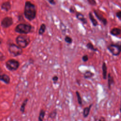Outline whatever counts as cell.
Here are the masks:
<instances>
[{
  "mask_svg": "<svg viewBox=\"0 0 121 121\" xmlns=\"http://www.w3.org/2000/svg\"><path fill=\"white\" fill-rule=\"evenodd\" d=\"M77 84H78L79 85H80V82H79V80H78V79L77 80Z\"/></svg>",
  "mask_w": 121,
  "mask_h": 121,
  "instance_id": "d6a6232c",
  "label": "cell"
},
{
  "mask_svg": "<svg viewBox=\"0 0 121 121\" xmlns=\"http://www.w3.org/2000/svg\"><path fill=\"white\" fill-rule=\"evenodd\" d=\"M31 26L26 24H20L15 28V31L20 34H27L31 31Z\"/></svg>",
  "mask_w": 121,
  "mask_h": 121,
  "instance_id": "277c9868",
  "label": "cell"
},
{
  "mask_svg": "<svg viewBox=\"0 0 121 121\" xmlns=\"http://www.w3.org/2000/svg\"><path fill=\"white\" fill-rule=\"evenodd\" d=\"M0 80L3 81L6 84H9L10 81V78L6 74H0Z\"/></svg>",
  "mask_w": 121,
  "mask_h": 121,
  "instance_id": "5bb4252c",
  "label": "cell"
},
{
  "mask_svg": "<svg viewBox=\"0 0 121 121\" xmlns=\"http://www.w3.org/2000/svg\"><path fill=\"white\" fill-rule=\"evenodd\" d=\"M110 33L111 35L117 36L121 34V29L118 27H114L110 30Z\"/></svg>",
  "mask_w": 121,
  "mask_h": 121,
  "instance_id": "7c38bea8",
  "label": "cell"
},
{
  "mask_svg": "<svg viewBox=\"0 0 121 121\" xmlns=\"http://www.w3.org/2000/svg\"><path fill=\"white\" fill-rule=\"evenodd\" d=\"M107 78L108 79L107 81V85H108V88L109 89H111V86L114 84V80L113 79V78L112 75H111V73H108Z\"/></svg>",
  "mask_w": 121,
  "mask_h": 121,
  "instance_id": "30bf717a",
  "label": "cell"
},
{
  "mask_svg": "<svg viewBox=\"0 0 121 121\" xmlns=\"http://www.w3.org/2000/svg\"><path fill=\"white\" fill-rule=\"evenodd\" d=\"M120 112H121V105H120Z\"/></svg>",
  "mask_w": 121,
  "mask_h": 121,
  "instance_id": "836d02e7",
  "label": "cell"
},
{
  "mask_svg": "<svg viewBox=\"0 0 121 121\" xmlns=\"http://www.w3.org/2000/svg\"><path fill=\"white\" fill-rule=\"evenodd\" d=\"M92 106V104H90L89 106L85 107L83 110V116L84 117H87L89 113L91 108Z\"/></svg>",
  "mask_w": 121,
  "mask_h": 121,
  "instance_id": "2e32d148",
  "label": "cell"
},
{
  "mask_svg": "<svg viewBox=\"0 0 121 121\" xmlns=\"http://www.w3.org/2000/svg\"><path fill=\"white\" fill-rule=\"evenodd\" d=\"M24 14L29 20L34 19L36 16V8L35 5L29 1H26L25 4Z\"/></svg>",
  "mask_w": 121,
  "mask_h": 121,
  "instance_id": "6da1fadb",
  "label": "cell"
},
{
  "mask_svg": "<svg viewBox=\"0 0 121 121\" xmlns=\"http://www.w3.org/2000/svg\"><path fill=\"white\" fill-rule=\"evenodd\" d=\"M98 121H105V120L104 118V117H101V118L99 119V120Z\"/></svg>",
  "mask_w": 121,
  "mask_h": 121,
  "instance_id": "1f68e13d",
  "label": "cell"
},
{
  "mask_svg": "<svg viewBox=\"0 0 121 121\" xmlns=\"http://www.w3.org/2000/svg\"><path fill=\"white\" fill-rule=\"evenodd\" d=\"M10 7L11 5L9 2H4L1 5V8L6 11H8L10 9Z\"/></svg>",
  "mask_w": 121,
  "mask_h": 121,
  "instance_id": "e0dca14e",
  "label": "cell"
},
{
  "mask_svg": "<svg viewBox=\"0 0 121 121\" xmlns=\"http://www.w3.org/2000/svg\"><path fill=\"white\" fill-rule=\"evenodd\" d=\"M65 42L68 44H71L72 43V39L69 36L66 35L64 38Z\"/></svg>",
  "mask_w": 121,
  "mask_h": 121,
  "instance_id": "603a6c76",
  "label": "cell"
},
{
  "mask_svg": "<svg viewBox=\"0 0 121 121\" xmlns=\"http://www.w3.org/2000/svg\"><path fill=\"white\" fill-rule=\"evenodd\" d=\"M76 16L77 18L83 24H86L87 23V21L86 17H84V15L80 12H76Z\"/></svg>",
  "mask_w": 121,
  "mask_h": 121,
  "instance_id": "9c48e42d",
  "label": "cell"
},
{
  "mask_svg": "<svg viewBox=\"0 0 121 121\" xmlns=\"http://www.w3.org/2000/svg\"><path fill=\"white\" fill-rule=\"evenodd\" d=\"M76 11V9L74 7H73V6H71L69 8V12L71 13H74Z\"/></svg>",
  "mask_w": 121,
  "mask_h": 121,
  "instance_id": "f1b7e54d",
  "label": "cell"
},
{
  "mask_svg": "<svg viewBox=\"0 0 121 121\" xmlns=\"http://www.w3.org/2000/svg\"><path fill=\"white\" fill-rule=\"evenodd\" d=\"M27 99H25L24 102H23L21 106V107H20V111L23 113L25 111V106L26 105V104H27Z\"/></svg>",
  "mask_w": 121,
  "mask_h": 121,
  "instance_id": "7402d4cb",
  "label": "cell"
},
{
  "mask_svg": "<svg viewBox=\"0 0 121 121\" xmlns=\"http://www.w3.org/2000/svg\"><path fill=\"white\" fill-rule=\"evenodd\" d=\"M56 114H57V112H56V110H55L50 113V114H49V117L52 119H54L56 117Z\"/></svg>",
  "mask_w": 121,
  "mask_h": 121,
  "instance_id": "cb8c5ba5",
  "label": "cell"
},
{
  "mask_svg": "<svg viewBox=\"0 0 121 121\" xmlns=\"http://www.w3.org/2000/svg\"><path fill=\"white\" fill-rule=\"evenodd\" d=\"M46 29V26L44 24H43L41 25L39 30V35H43Z\"/></svg>",
  "mask_w": 121,
  "mask_h": 121,
  "instance_id": "44dd1931",
  "label": "cell"
},
{
  "mask_svg": "<svg viewBox=\"0 0 121 121\" xmlns=\"http://www.w3.org/2000/svg\"><path fill=\"white\" fill-rule=\"evenodd\" d=\"M102 69V74H103V79L105 80L107 79V68L106 63L104 61L103 62Z\"/></svg>",
  "mask_w": 121,
  "mask_h": 121,
  "instance_id": "8fae6325",
  "label": "cell"
},
{
  "mask_svg": "<svg viewBox=\"0 0 121 121\" xmlns=\"http://www.w3.org/2000/svg\"><path fill=\"white\" fill-rule=\"evenodd\" d=\"M48 1L52 5H55V4H56L55 1L54 0H48Z\"/></svg>",
  "mask_w": 121,
  "mask_h": 121,
  "instance_id": "4dcf8cb0",
  "label": "cell"
},
{
  "mask_svg": "<svg viewBox=\"0 0 121 121\" xmlns=\"http://www.w3.org/2000/svg\"><path fill=\"white\" fill-rule=\"evenodd\" d=\"M7 68L10 70H16L19 66V63L18 61L15 60H9L6 62Z\"/></svg>",
  "mask_w": 121,
  "mask_h": 121,
  "instance_id": "5b68a950",
  "label": "cell"
},
{
  "mask_svg": "<svg viewBox=\"0 0 121 121\" xmlns=\"http://www.w3.org/2000/svg\"><path fill=\"white\" fill-rule=\"evenodd\" d=\"M86 47L88 49H89L92 51L94 52H96L98 51L97 49L96 48H95L93 44L91 43V42H88L86 44Z\"/></svg>",
  "mask_w": 121,
  "mask_h": 121,
  "instance_id": "ac0fdd59",
  "label": "cell"
},
{
  "mask_svg": "<svg viewBox=\"0 0 121 121\" xmlns=\"http://www.w3.org/2000/svg\"><path fill=\"white\" fill-rule=\"evenodd\" d=\"M76 96H77V100H78V104L80 105H82V98H81V97L80 96V95L79 92L77 91L76 92Z\"/></svg>",
  "mask_w": 121,
  "mask_h": 121,
  "instance_id": "ffe728a7",
  "label": "cell"
},
{
  "mask_svg": "<svg viewBox=\"0 0 121 121\" xmlns=\"http://www.w3.org/2000/svg\"><path fill=\"white\" fill-rule=\"evenodd\" d=\"M45 111L43 110L42 109L40 111L39 115L38 117V121H43V120L45 115Z\"/></svg>",
  "mask_w": 121,
  "mask_h": 121,
  "instance_id": "d6986e66",
  "label": "cell"
},
{
  "mask_svg": "<svg viewBox=\"0 0 121 121\" xmlns=\"http://www.w3.org/2000/svg\"><path fill=\"white\" fill-rule=\"evenodd\" d=\"M93 11H94V13L95 16V17H96V18L99 21H100L104 26H106L108 23V21L106 18L104 17L102 15H101L99 12H98L97 10L95 9H94Z\"/></svg>",
  "mask_w": 121,
  "mask_h": 121,
  "instance_id": "52a82bcc",
  "label": "cell"
},
{
  "mask_svg": "<svg viewBox=\"0 0 121 121\" xmlns=\"http://www.w3.org/2000/svg\"><path fill=\"white\" fill-rule=\"evenodd\" d=\"M116 16L119 19H121V10H119L116 13Z\"/></svg>",
  "mask_w": 121,
  "mask_h": 121,
  "instance_id": "83f0119b",
  "label": "cell"
},
{
  "mask_svg": "<svg viewBox=\"0 0 121 121\" xmlns=\"http://www.w3.org/2000/svg\"><path fill=\"white\" fill-rule=\"evenodd\" d=\"M87 2L92 6H96V2L95 0H87Z\"/></svg>",
  "mask_w": 121,
  "mask_h": 121,
  "instance_id": "d4e9b609",
  "label": "cell"
},
{
  "mask_svg": "<svg viewBox=\"0 0 121 121\" xmlns=\"http://www.w3.org/2000/svg\"><path fill=\"white\" fill-rule=\"evenodd\" d=\"M52 80L54 83V84H56L57 83V82L58 80V77L57 76H54L52 77Z\"/></svg>",
  "mask_w": 121,
  "mask_h": 121,
  "instance_id": "4316f807",
  "label": "cell"
},
{
  "mask_svg": "<svg viewBox=\"0 0 121 121\" xmlns=\"http://www.w3.org/2000/svg\"><path fill=\"white\" fill-rule=\"evenodd\" d=\"M9 51L14 56H18L22 53V49L20 47L14 44H11L9 47Z\"/></svg>",
  "mask_w": 121,
  "mask_h": 121,
  "instance_id": "8992f818",
  "label": "cell"
},
{
  "mask_svg": "<svg viewBox=\"0 0 121 121\" xmlns=\"http://www.w3.org/2000/svg\"><path fill=\"white\" fill-rule=\"evenodd\" d=\"M4 59V56L1 52H0V61H2Z\"/></svg>",
  "mask_w": 121,
  "mask_h": 121,
  "instance_id": "f546056e",
  "label": "cell"
},
{
  "mask_svg": "<svg viewBox=\"0 0 121 121\" xmlns=\"http://www.w3.org/2000/svg\"><path fill=\"white\" fill-rule=\"evenodd\" d=\"M95 75L94 73L90 70H86L84 73V78L86 79L91 78Z\"/></svg>",
  "mask_w": 121,
  "mask_h": 121,
  "instance_id": "9a60e30c",
  "label": "cell"
},
{
  "mask_svg": "<svg viewBox=\"0 0 121 121\" xmlns=\"http://www.w3.org/2000/svg\"><path fill=\"white\" fill-rule=\"evenodd\" d=\"M88 17H89L90 20L91 21L92 25L94 26H96L98 25L97 21L95 19V18L94 17L93 15V14H92V13L91 12H89V13H88Z\"/></svg>",
  "mask_w": 121,
  "mask_h": 121,
  "instance_id": "4fadbf2b",
  "label": "cell"
},
{
  "mask_svg": "<svg viewBox=\"0 0 121 121\" xmlns=\"http://www.w3.org/2000/svg\"><path fill=\"white\" fill-rule=\"evenodd\" d=\"M16 42L19 47L20 48H25L29 44L30 40L26 36L19 35L16 39Z\"/></svg>",
  "mask_w": 121,
  "mask_h": 121,
  "instance_id": "3957f363",
  "label": "cell"
},
{
  "mask_svg": "<svg viewBox=\"0 0 121 121\" xmlns=\"http://www.w3.org/2000/svg\"><path fill=\"white\" fill-rule=\"evenodd\" d=\"M88 56L86 54H85L82 57V60H83V61L84 62H86L88 61Z\"/></svg>",
  "mask_w": 121,
  "mask_h": 121,
  "instance_id": "484cf974",
  "label": "cell"
},
{
  "mask_svg": "<svg viewBox=\"0 0 121 121\" xmlns=\"http://www.w3.org/2000/svg\"><path fill=\"white\" fill-rule=\"evenodd\" d=\"M13 23L12 18L10 17H6L3 19L1 21V26L7 28L10 26Z\"/></svg>",
  "mask_w": 121,
  "mask_h": 121,
  "instance_id": "ba28073f",
  "label": "cell"
},
{
  "mask_svg": "<svg viewBox=\"0 0 121 121\" xmlns=\"http://www.w3.org/2000/svg\"><path fill=\"white\" fill-rule=\"evenodd\" d=\"M107 50L114 56H118L121 52V43H111L107 46Z\"/></svg>",
  "mask_w": 121,
  "mask_h": 121,
  "instance_id": "7a4b0ae2",
  "label": "cell"
}]
</instances>
